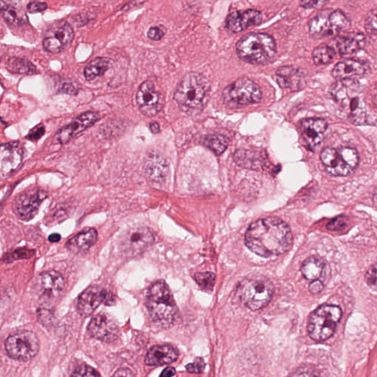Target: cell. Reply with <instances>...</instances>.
<instances>
[{"label":"cell","instance_id":"cell-42","mask_svg":"<svg viewBox=\"0 0 377 377\" xmlns=\"http://www.w3.org/2000/svg\"><path fill=\"white\" fill-rule=\"evenodd\" d=\"M365 279L368 285L370 287H376L377 284V267L375 264L372 265V267L368 270L367 273L365 275Z\"/></svg>","mask_w":377,"mask_h":377},{"label":"cell","instance_id":"cell-25","mask_svg":"<svg viewBox=\"0 0 377 377\" xmlns=\"http://www.w3.org/2000/svg\"><path fill=\"white\" fill-rule=\"evenodd\" d=\"M368 67L366 63L355 59H346L336 64L332 70V76L336 80L355 79L366 75Z\"/></svg>","mask_w":377,"mask_h":377},{"label":"cell","instance_id":"cell-47","mask_svg":"<svg viewBox=\"0 0 377 377\" xmlns=\"http://www.w3.org/2000/svg\"><path fill=\"white\" fill-rule=\"evenodd\" d=\"M324 288V284L322 281L319 279H315L310 283L309 286V290L310 293L313 295L319 294L323 291Z\"/></svg>","mask_w":377,"mask_h":377},{"label":"cell","instance_id":"cell-8","mask_svg":"<svg viewBox=\"0 0 377 377\" xmlns=\"http://www.w3.org/2000/svg\"><path fill=\"white\" fill-rule=\"evenodd\" d=\"M321 160L329 173L335 176H347L355 171L360 162L357 150L350 147L326 148Z\"/></svg>","mask_w":377,"mask_h":377},{"label":"cell","instance_id":"cell-23","mask_svg":"<svg viewBox=\"0 0 377 377\" xmlns=\"http://www.w3.org/2000/svg\"><path fill=\"white\" fill-rule=\"evenodd\" d=\"M263 21L261 12L257 10H242L231 13L226 21V28L231 32L237 34L248 28L257 26Z\"/></svg>","mask_w":377,"mask_h":377},{"label":"cell","instance_id":"cell-30","mask_svg":"<svg viewBox=\"0 0 377 377\" xmlns=\"http://www.w3.org/2000/svg\"><path fill=\"white\" fill-rule=\"evenodd\" d=\"M366 37L360 33H351L340 37L337 42L339 53L342 55H350L360 50L366 46Z\"/></svg>","mask_w":377,"mask_h":377},{"label":"cell","instance_id":"cell-2","mask_svg":"<svg viewBox=\"0 0 377 377\" xmlns=\"http://www.w3.org/2000/svg\"><path fill=\"white\" fill-rule=\"evenodd\" d=\"M330 94L342 114L354 125H375L376 115L366 101L361 85L355 79L338 80Z\"/></svg>","mask_w":377,"mask_h":377},{"label":"cell","instance_id":"cell-32","mask_svg":"<svg viewBox=\"0 0 377 377\" xmlns=\"http://www.w3.org/2000/svg\"><path fill=\"white\" fill-rule=\"evenodd\" d=\"M111 67H112V62L109 58H95L85 68V78L89 81L94 80L96 77L103 75L111 68Z\"/></svg>","mask_w":377,"mask_h":377},{"label":"cell","instance_id":"cell-5","mask_svg":"<svg viewBox=\"0 0 377 377\" xmlns=\"http://www.w3.org/2000/svg\"><path fill=\"white\" fill-rule=\"evenodd\" d=\"M238 57L253 65H264L276 56V44L271 36L264 33H249L239 38L236 44Z\"/></svg>","mask_w":377,"mask_h":377},{"label":"cell","instance_id":"cell-16","mask_svg":"<svg viewBox=\"0 0 377 377\" xmlns=\"http://www.w3.org/2000/svg\"><path fill=\"white\" fill-rule=\"evenodd\" d=\"M23 158V148L18 142L0 145V179L13 174L22 164Z\"/></svg>","mask_w":377,"mask_h":377},{"label":"cell","instance_id":"cell-4","mask_svg":"<svg viewBox=\"0 0 377 377\" xmlns=\"http://www.w3.org/2000/svg\"><path fill=\"white\" fill-rule=\"evenodd\" d=\"M145 305L152 322L161 328H169L174 324L178 308L173 293L165 282L153 283L148 289Z\"/></svg>","mask_w":377,"mask_h":377},{"label":"cell","instance_id":"cell-17","mask_svg":"<svg viewBox=\"0 0 377 377\" xmlns=\"http://www.w3.org/2000/svg\"><path fill=\"white\" fill-rule=\"evenodd\" d=\"M89 335L94 339L106 342L116 340L119 328L115 321L106 313H100L91 320L87 327Z\"/></svg>","mask_w":377,"mask_h":377},{"label":"cell","instance_id":"cell-45","mask_svg":"<svg viewBox=\"0 0 377 377\" xmlns=\"http://www.w3.org/2000/svg\"><path fill=\"white\" fill-rule=\"evenodd\" d=\"M164 35V31L158 27H152L148 31V37L152 41H159Z\"/></svg>","mask_w":377,"mask_h":377},{"label":"cell","instance_id":"cell-44","mask_svg":"<svg viewBox=\"0 0 377 377\" xmlns=\"http://www.w3.org/2000/svg\"><path fill=\"white\" fill-rule=\"evenodd\" d=\"M34 255V251H32V250L21 248V249L16 250L15 252L11 254V259H13V260L28 259L31 258Z\"/></svg>","mask_w":377,"mask_h":377},{"label":"cell","instance_id":"cell-38","mask_svg":"<svg viewBox=\"0 0 377 377\" xmlns=\"http://www.w3.org/2000/svg\"><path fill=\"white\" fill-rule=\"evenodd\" d=\"M366 31L372 35L377 34V10L374 9L369 13L366 18V24H365Z\"/></svg>","mask_w":377,"mask_h":377},{"label":"cell","instance_id":"cell-21","mask_svg":"<svg viewBox=\"0 0 377 377\" xmlns=\"http://www.w3.org/2000/svg\"><path fill=\"white\" fill-rule=\"evenodd\" d=\"M144 168L148 180L154 185L161 186L168 179V164L165 158L159 152H149L145 158Z\"/></svg>","mask_w":377,"mask_h":377},{"label":"cell","instance_id":"cell-15","mask_svg":"<svg viewBox=\"0 0 377 377\" xmlns=\"http://www.w3.org/2000/svg\"><path fill=\"white\" fill-rule=\"evenodd\" d=\"M136 101L142 114L153 116L162 109L164 99L161 94L155 90L153 83L147 80L140 85L136 95Z\"/></svg>","mask_w":377,"mask_h":377},{"label":"cell","instance_id":"cell-43","mask_svg":"<svg viewBox=\"0 0 377 377\" xmlns=\"http://www.w3.org/2000/svg\"><path fill=\"white\" fill-rule=\"evenodd\" d=\"M48 5L45 2L41 1H31L27 6L28 11L31 13H39L47 10Z\"/></svg>","mask_w":377,"mask_h":377},{"label":"cell","instance_id":"cell-51","mask_svg":"<svg viewBox=\"0 0 377 377\" xmlns=\"http://www.w3.org/2000/svg\"><path fill=\"white\" fill-rule=\"evenodd\" d=\"M61 239V236L59 234L57 233H54V234H50L48 237V240L50 242H53V243H56V242H59Z\"/></svg>","mask_w":377,"mask_h":377},{"label":"cell","instance_id":"cell-1","mask_svg":"<svg viewBox=\"0 0 377 377\" xmlns=\"http://www.w3.org/2000/svg\"><path fill=\"white\" fill-rule=\"evenodd\" d=\"M293 242L290 226L275 217L262 218L252 223L245 235L247 248L263 258L287 252L292 248Z\"/></svg>","mask_w":377,"mask_h":377},{"label":"cell","instance_id":"cell-10","mask_svg":"<svg viewBox=\"0 0 377 377\" xmlns=\"http://www.w3.org/2000/svg\"><path fill=\"white\" fill-rule=\"evenodd\" d=\"M222 97L228 107L239 108L260 103L263 93L255 82L248 77H242L226 87Z\"/></svg>","mask_w":377,"mask_h":377},{"label":"cell","instance_id":"cell-35","mask_svg":"<svg viewBox=\"0 0 377 377\" xmlns=\"http://www.w3.org/2000/svg\"><path fill=\"white\" fill-rule=\"evenodd\" d=\"M7 67L10 72L18 74H33L36 73L35 66L26 59L12 58L7 61Z\"/></svg>","mask_w":377,"mask_h":377},{"label":"cell","instance_id":"cell-46","mask_svg":"<svg viewBox=\"0 0 377 377\" xmlns=\"http://www.w3.org/2000/svg\"><path fill=\"white\" fill-rule=\"evenodd\" d=\"M45 132V129H44L43 125H39V126L36 127L34 129H33L31 132L29 133L28 136V139L32 141H37V140H39L41 137L44 134Z\"/></svg>","mask_w":377,"mask_h":377},{"label":"cell","instance_id":"cell-41","mask_svg":"<svg viewBox=\"0 0 377 377\" xmlns=\"http://www.w3.org/2000/svg\"><path fill=\"white\" fill-rule=\"evenodd\" d=\"M329 0H301L300 4L305 9L318 8L322 7Z\"/></svg>","mask_w":377,"mask_h":377},{"label":"cell","instance_id":"cell-29","mask_svg":"<svg viewBox=\"0 0 377 377\" xmlns=\"http://www.w3.org/2000/svg\"><path fill=\"white\" fill-rule=\"evenodd\" d=\"M265 157L259 151L239 150L234 155L236 164L240 167L252 170H261L266 166Z\"/></svg>","mask_w":377,"mask_h":377},{"label":"cell","instance_id":"cell-33","mask_svg":"<svg viewBox=\"0 0 377 377\" xmlns=\"http://www.w3.org/2000/svg\"><path fill=\"white\" fill-rule=\"evenodd\" d=\"M336 56V51L327 44H322L314 49L312 58L315 65H326L333 61Z\"/></svg>","mask_w":377,"mask_h":377},{"label":"cell","instance_id":"cell-26","mask_svg":"<svg viewBox=\"0 0 377 377\" xmlns=\"http://www.w3.org/2000/svg\"><path fill=\"white\" fill-rule=\"evenodd\" d=\"M178 357V350L173 345H155L148 351L145 363L148 366H161L171 364Z\"/></svg>","mask_w":377,"mask_h":377},{"label":"cell","instance_id":"cell-20","mask_svg":"<svg viewBox=\"0 0 377 377\" xmlns=\"http://www.w3.org/2000/svg\"><path fill=\"white\" fill-rule=\"evenodd\" d=\"M37 283L41 298L46 301L59 297L65 286L62 275L55 270L43 272L38 276Z\"/></svg>","mask_w":377,"mask_h":377},{"label":"cell","instance_id":"cell-14","mask_svg":"<svg viewBox=\"0 0 377 377\" xmlns=\"http://www.w3.org/2000/svg\"><path fill=\"white\" fill-rule=\"evenodd\" d=\"M114 302L115 298L113 294L105 289L92 286L88 287L79 296L77 309L81 316L88 317L92 315L102 303L112 305Z\"/></svg>","mask_w":377,"mask_h":377},{"label":"cell","instance_id":"cell-48","mask_svg":"<svg viewBox=\"0 0 377 377\" xmlns=\"http://www.w3.org/2000/svg\"><path fill=\"white\" fill-rule=\"evenodd\" d=\"M133 373L131 371L128 369H120V370L117 371L116 374L113 375L114 377H132Z\"/></svg>","mask_w":377,"mask_h":377},{"label":"cell","instance_id":"cell-28","mask_svg":"<svg viewBox=\"0 0 377 377\" xmlns=\"http://www.w3.org/2000/svg\"><path fill=\"white\" fill-rule=\"evenodd\" d=\"M0 14L6 22L13 26H22L28 23L25 11L9 0H0Z\"/></svg>","mask_w":377,"mask_h":377},{"label":"cell","instance_id":"cell-18","mask_svg":"<svg viewBox=\"0 0 377 377\" xmlns=\"http://www.w3.org/2000/svg\"><path fill=\"white\" fill-rule=\"evenodd\" d=\"M99 119H100V116L96 112H88L82 113L75 119L71 123L66 125L58 131L54 137V141L56 143L64 145L89 127L93 125Z\"/></svg>","mask_w":377,"mask_h":377},{"label":"cell","instance_id":"cell-36","mask_svg":"<svg viewBox=\"0 0 377 377\" xmlns=\"http://www.w3.org/2000/svg\"><path fill=\"white\" fill-rule=\"evenodd\" d=\"M196 283L201 287L203 290H212L216 281V276L212 272H205V273H196L194 276Z\"/></svg>","mask_w":377,"mask_h":377},{"label":"cell","instance_id":"cell-50","mask_svg":"<svg viewBox=\"0 0 377 377\" xmlns=\"http://www.w3.org/2000/svg\"><path fill=\"white\" fill-rule=\"evenodd\" d=\"M150 130L152 134H156L160 132V126L158 122H153L150 124Z\"/></svg>","mask_w":377,"mask_h":377},{"label":"cell","instance_id":"cell-13","mask_svg":"<svg viewBox=\"0 0 377 377\" xmlns=\"http://www.w3.org/2000/svg\"><path fill=\"white\" fill-rule=\"evenodd\" d=\"M153 242L154 235L149 228H131L121 239V251L127 257H136L145 252Z\"/></svg>","mask_w":377,"mask_h":377},{"label":"cell","instance_id":"cell-9","mask_svg":"<svg viewBox=\"0 0 377 377\" xmlns=\"http://www.w3.org/2000/svg\"><path fill=\"white\" fill-rule=\"evenodd\" d=\"M342 309L333 304H324L309 318L308 333L315 341L327 340L336 332L342 317Z\"/></svg>","mask_w":377,"mask_h":377},{"label":"cell","instance_id":"cell-24","mask_svg":"<svg viewBox=\"0 0 377 377\" xmlns=\"http://www.w3.org/2000/svg\"><path fill=\"white\" fill-rule=\"evenodd\" d=\"M275 75L276 82L283 89L295 92L300 90L304 86V73L300 69L293 66L279 67Z\"/></svg>","mask_w":377,"mask_h":377},{"label":"cell","instance_id":"cell-6","mask_svg":"<svg viewBox=\"0 0 377 377\" xmlns=\"http://www.w3.org/2000/svg\"><path fill=\"white\" fill-rule=\"evenodd\" d=\"M275 287L264 276H253L244 279L237 287V295L242 304L252 311L265 307L273 298Z\"/></svg>","mask_w":377,"mask_h":377},{"label":"cell","instance_id":"cell-22","mask_svg":"<svg viewBox=\"0 0 377 377\" xmlns=\"http://www.w3.org/2000/svg\"><path fill=\"white\" fill-rule=\"evenodd\" d=\"M328 124L321 118H308L301 123L302 138L306 146L313 149L324 140Z\"/></svg>","mask_w":377,"mask_h":377},{"label":"cell","instance_id":"cell-39","mask_svg":"<svg viewBox=\"0 0 377 377\" xmlns=\"http://www.w3.org/2000/svg\"><path fill=\"white\" fill-rule=\"evenodd\" d=\"M348 225V219L346 217L339 216L334 219L327 224V228L330 231H341L346 228Z\"/></svg>","mask_w":377,"mask_h":377},{"label":"cell","instance_id":"cell-49","mask_svg":"<svg viewBox=\"0 0 377 377\" xmlns=\"http://www.w3.org/2000/svg\"><path fill=\"white\" fill-rule=\"evenodd\" d=\"M176 375V370L173 368L167 367V369L163 371L162 373L160 375V377H173Z\"/></svg>","mask_w":377,"mask_h":377},{"label":"cell","instance_id":"cell-12","mask_svg":"<svg viewBox=\"0 0 377 377\" xmlns=\"http://www.w3.org/2000/svg\"><path fill=\"white\" fill-rule=\"evenodd\" d=\"M47 196V193L40 188H28L16 196L12 206L13 212L21 220L30 221L37 215Z\"/></svg>","mask_w":377,"mask_h":377},{"label":"cell","instance_id":"cell-40","mask_svg":"<svg viewBox=\"0 0 377 377\" xmlns=\"http://www.w3.org/2000/svg\"><path fill=\"white\" fill-rule=\"evenodd\" d=\"M204 360L200 357H197L194 360V363H190L186 366L187 371L191 374H201L203 373L205 369Z\"/></svg>","mask_w":377,"mask_h":377},{"label":"cell","instance_id":"cell-37","mask_svg":"<svg viewBox=\"0 0 377 377\" xmlns=\"http://www.w3.org/2000/svg\"><path fill=\"white\" fill-rule=\"evenodd\" d=\"M73 377H100V375L94 370L93 368L89 367L86 365H80L75 369Z\"/></svg>","mask_w":377,"mask_h":377},{"label":"cell","instance_id":"cell-34","mask_svg":"<svg viewBox=\"0 0 377 377\" xmlns=\"http://www.w3.org/2000/svg\"><path fill=\"white\" fill-rule=\"evenodd\" d=\"M203 145L217 155H221L226 150L228 141L226 137L221 134H209L203 139Z\"/></svg>","mask_w":377,"mask_h":377},{"label":"cell","instance_id":"cell-27","mask_svg":"<svg viewBox=\"0 0 377 377\" xmlns=\"http://www.w3.org/2000/svg\"><path fill=\"white\" fill-rule=\"evenodd\" d=\"M97 239V232L95 228H86L69 239L66 247L73 254H83L93 246Z\"/></svg>","mask_w":377,"mask_h":377},{"label":"cell","instance_id":"cell-11","mask_svg":"<svg viewBox=\"0 0 377 377\" xmlns=\"http://www.w3.org/2000/svg\"><path fill=\"white\" fill-rule=\"evenodd\" d=\"M4 348L10 358L18 361H29L39 351V339L31 331H21L7 338Z\"/></svg>","mask_w":377,"mask_h":377},{"label":"cell","instance_id":"cell-7","mask_svg":"<svg viewBox=\"0 0 377 377\" xmlns=\"http://www.w3.org/2000/svg\"><path fill=\"white\" fill-rule=\"evenodd\" d=\"M350 27L351 22L343 12L324 9L309 21V35L315 39H322L345 32Z\"/></svg>","mask_w":377,"mask_h":377},{"label":"cell","instance_id":"cell-31","mask_svg":"<svg viewBox=\"0 0 377 377\" xmlns=\"http://www.w3.org/2000/svg\"><path fill=\"white\" fill-rule=\"evenodd\" d=\"M325 267V262L322 258L312 256L303 262L301 267V271L305 279L313 281L319 279L324 275Z\"/></svg>","mask_w":377,"mask_h":377},{"label":"cell","instance_id":"cell-19","mask_svg":"<svg viewBox=\"0 0 377 377\" xmlns=\"http://www.w3.org/2000/svg\"><path fill=\"white\" fill-rule=\"evenodd\" d=\"M74 38V31L68 23L59 24L51 28L44 37L43 46L50 53H58L70 45Z\"/></svg>","mask_w":377,"mask_h":377},{"label":"cell","instance_id":"cell-3","mask_svg":"<svg viewBox=\"0 0 377 377\" xmlns=\"http://www.w3.org/2000/svg\"><path fill=\"white\" fill-rule=\"evenodd\" d=\"M210 91V83L203 75L188 73L178 84L174 100L182 112L195 116L203 111Z\"/></svg>","mask_w":377,"mask_h":377}]
</instances>
